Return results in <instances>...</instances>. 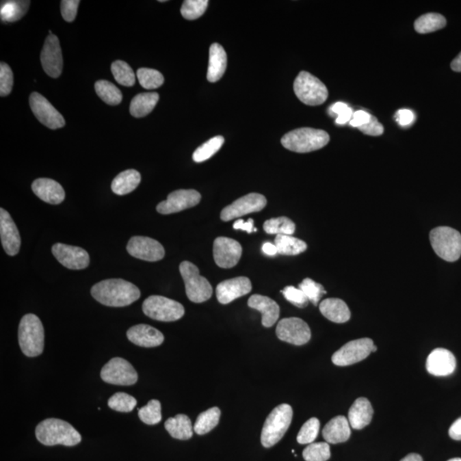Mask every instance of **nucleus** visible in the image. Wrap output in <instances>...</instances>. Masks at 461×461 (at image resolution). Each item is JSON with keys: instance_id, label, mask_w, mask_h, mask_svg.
<instances>
[{"instance_id": "nucleus-1", "label": "nucleus", "mask_w": 461, "mask_h": 461, "mask_svg": "<svg viewBox=\"0 0 461 461\" xmlns=\"http://www.w3.org/2000/svg\"><path fill=\"white\" fill-rule=\"evenodd\" d=\"M91 294L95 300L108 307H126L139 300L140 289L122 278L105 280L92 287Z\"/></svg>"}, {"instance_id": "nucleus-2", "label": "nucleus", "mask_w": 461, "mask_h": 461, "mask_svg": "<svg viewBox=\"0 0 461 461\" xmlns=\"http://www.w3.org/2000/svg\"><path fill=\"white\" fill-rule=\"evenodd\" d=\"M38 441L46 446L72 447L81 442V436L70 423L60 419H47L37 425Z\"/></svg>"}, {"instance_id": "nucleus-3", "label": "nucleus", "mask_w": 461, "mask_h": 461, "mask_svg": "<svg viewBox=\"0 0 461 461\" xmlns=\"http://www.w3.org/2000/svg\"><path fill=\"white\" fill-rule=\"evenodd\" d=\"M330 136L324 130L302 127L285 134L281 144L285 149L298 153L318 150L329 143Z\"/></svg>"}, {"instance_id": "nucleus-4", "label": "nucleus", "mask_w": 461, "mask_h": 461, "mask_svg": "<svg viewBox=\"0 0 461 461\" xmlns=\"http://www.w3.org/2000/svg\"><path fill=\"white\" fill-rule=\"evenodd\" d=\"M21 350L27 357H36L42 354L44 345V331L42 322L33 314L24 315L18 329Z\"/></svg>"}, {"instance_id": "nucleus-5", "label": "nucleus", "mask_w": 461, "mask_h": 461, "mask_svg": "<svg viewBox=\"0 0 461 461\" xmlns=\"http://www.w3.org/2000/svg\"><path fill=\"white\" fill-rule=\"evenodd\" d=\"M293 410L289 404H281L268 415L261 432V442L265 448H271L280 441L290 427Z\"/></svg>"}, {"instance_id": "nucleus-6", "label": "nucleus", "mask_w": 461, "mask_h": 461, "mask_svg": "<svg viewBox=\"0 0 461 461\" xmlns=\"http://www.w3.org/2000/svg\"><path fill=\"white\" fill-rule=\"evenodd\" d=\"M430 240L435 253L442 259L453 263L461 256V234L449 226L432 230Z\"/></svg>"}, {"instance_id": "nucleus-7", "label": "nucleus", "mask_w": 461, "mask_h": 461, "mask_svg": "<svg viewBox=\"0 0 461 461\" xmlns=\"http://www.w3.org/2000/svg\"><path fill=\"white\" fill-rule=\"evenodd\" d=\"M180 272L185 282V292L189 300L195 304L208 301L212 297L211 283L199 274L197 266L190 261H183L180 265Z\"/></svg>"}, {"instance_id": "nucleus-8", "label": "nucleus", "mask_w": 461, "mask_h": 461, "mask_svg": "<svg viewBox=\"0 0 461 461\" xmlns=\"http://www.w3.org/2000/svg\"><path fill=\"white\" fill-rule=\"evenodd\" d=\"M293 88L299 101L307 105H321L328 98V90L326 85L308 72H300L295 78Z\"/></svg>"}, {"instance_id": "nucleus-9", "label": "nucleus", "mask_w": 461, "mask_h": 461, "mask_svg": "<svg viewBox=\"0 0 461 461\" xmlns=\"http://www.w3.org/2000/svg\"><path fill=\"white\" fill-rule=\"evenodd\" d=\"M144 314L155 321L172 322L183 317V305L161 295H150L143 302Z\"/></svg>"}, {"instance_id": "nucleus-10", "label": "nucleus", "mask_w": 461, "mask_h": 461, "mask_svg": "<svg viewBox=\"0 0 461 461\" xmlns=\"http://www.w3.org/2000/svg\"><path fill=\"white\" fill-rule=\"evenodd\" d=\"M101 376L106 383L129 386L136 384L137 373L129 361L122 358H113L102 368Z\"/></svg>"}, {"instance_id": "nucleus-11", "label": "nucleus", "mask_w": 461, "mask_h": 461, "mask_svg": "<svg viewBox=\"0 0 461 461\" xmlns=\"http://www.w3.org/2000/svg\"><path fill=\"white\" fill-rule=\"evenodd\" d=\"M373 341L370 339L353 340L333 354L332 363L339 367L360 363L373 353Z\"/></svg>"}, {"instance_id": "nucleus-12", "label": "nucleus", "mask_w": 461, "mask_h": 461, "mask_svg": "<svg viewBox=\"0 0 461 461\" xmlns=\"http://www.w3.org/2000/svg\"><path fill=\"white\" fill-rule=\"evenodd\" d=\"M276 335L281 341L293 345H304L311 339L308 325L302 319L285 318L278 323Z\"/></svg>"}, {"instance_id": "nucleus-13", "label": "nucleus", "mask_w": 461, "mask_h": 461, "mask_svg": "<svg viewBox=\"0 0 461 461\" xmlns=\"http://www.w3.org/2000/svg\"><path fill=\"white\" fill-rule=\"evenodd\" d=\"M29 105L38 120L48 129H58L64 127V116L42 95L38 92L31 94Z\"/></svg>"}, {"instance_id": "nucleus-14", "label": "nucleus", "mask_w": 461, "mask_h": 461, "mask_svg": "<svg viewBox=\"0 0 461 461\" xmlns=\"http://www.w3.org/2000/svg\"><path fill=\"white\" fill-rule=\"evenodd\" d=\"M267 199L259 194H250L234 201L232 205L222 209L221 219L223 222L232 221L250 213L259 212L266 207Z\"/></svg>"}, {"instance_id": "nucleus-15", "label": "nucleus", "mask_w": 461, "mask_h": 461, "mask_svg": "<svg viewBox=\"0 0 461 461\" xmlns=\"http://www.w3.org/2000/svg\"><path fill=\"white\" fill-rule=\"evenodd\" d=\"M41 65L44 72L50 77L58 78L63 71V54L60 40L54 34H49L44 41L40 54Z\"/></svg>"}, {"instance_id": "nucleus-16", "label": "nucleus", "mask_w": 461, "mask_h": 461, "mask_svg": "<svg viewBox=\"0 0 461 461\" xmlns=\"http://www.w3.org/2000/svg\"><path fill=\"white\" fill-rule=\"evenodd\" d=\"M201 201V194L195 190H177L168 196L167 200L157 206L161 215H170L195 207Z\"/></svg>"}, {"instance_id": "nucleus-17", "label": "nucleus", "mask_w": 461, "mask_h": 461, "mask_svg": "<svg viewBox=\"0 0 461 461\" xmlns=\"http://www.w3.org/2000/svg\"><path fill=\"white\" fill-rule=\"evenodd\" d=\"M127 250L131 256L147 261H160L165 256L163 246L149 237H133L127 243Z\"/></svg>"}, {"instance_id": "nucleus-18", "label": "nucleus", "mask_w": 461, "mask_h": 461, "mask_svg": "<svg viewBox=\"0 0 461 461\" xmlns=\"http://www.w3.org/2000/svg\"><path fill=\"white\" fill-rule=\"evenodd\" d=\"M51 251L56 259L68 269H85L90 263L88 253L80 247L57 243L54 244Z\"/></svg>"}, {"instance_id": "nucleus-19", "label": "nucleus", "mask_w": 461, "mask_h": 461, "mask_svg": "<svg viewBox=\"0 0 461 461\" xmlns=\"http://www.w3.org/2000/svg\"><path fill=\"white\" fill-rule=\"evenodd\" d=\"M242 252V246L236 240L226 237H219L215 240L213 253L215 263L220 267H235L239 263Z\"/></svg>"}, {"instance_id": "nucleus-20", "label": "nucleus", "mask_w": 461, "mask_h": 461, "mask_svg": "<svg viewBox=\"0 0 461 461\" xmlns=\"http://www.w3.org/2000/svg\"><path fill=\"white\" fill-rule=\"evenodd\" d=\"M252 285L247 277H237L222 281L216 287V298L220 304H228L237 298L249 294Z\"/></svg>"}, {"instance_id": "nucleus-21", "label": "nucleus", "mask_w": 461, "mask_h": 461, "mask_svg": "<svg viewBox=\"0 0 461 461\" xmlns=\"http://www.w3.org/2000/svg\"><path fill=\"white\" fill-rule=\"evenodd\" d=\"M0 237L3 250L10 256L19 253L21 237L15 222L5 209H0Z\"/></svg>"}, {"instance_id": "nucleus-22", "label": "nucleus", "mask_w": 461, "mask_h": 461, "mask_svg": "<svg viewBox=\"0 0 461 461\" xmlns=\"http://www.w3.org/2000/svg\"><path fill=\"white\" fill-rule=\"evenodd\" d=\"M456 368L455 356L449 350L442 347L433 350L426 360V369L434 376H448L455 371Z\"/></svg>"}, {"instance_id": "nucleus-23", "label": "nucleus", "mask_w": 461, "mask_h": 461, "mask_svg": "<svg viewBox=\"0 0 461 461\" xmlns=\"http://www.w3.org/2000/svg\"><path fill=\"white\" fill-rule=\"evenodd\" d=\"M127 337L133 345L144 347L160 346L164 341L163 333L144 324L132 326L127 332Z\"/></svg>"}, {"instance_id": "nucleus-24", "label": "nucleus", "mask_w": 461, "mask_h": 461, "mask_svg": "<svg viewBox=\"0 0 461 461\" xmlns=\"http://www.w3.org/2000/svg\"><path fill=\"white\" fill-rule=\"evenodd\" d=\"M32 190L38 198L47 204L60 205L65 199L63 187L51 179H37L33 182Z\"/></svg>"}, {"instance_id": "nucleus-25", "label": "nucleus", "mask_w": 461, "mask_h": 461, "mask_svg": "<svg viewBox=\"0 0 461 461\" xmlns=\"http://www.w3.org/2000/svg\"><path fill=\"white\" fill-rule=\"evenodd\" d=\"M248 305L261 313L263 315L261 323L265 328H272L280 317V306L273 299L265 295L257 294L251 295L248 301Z\"/></svg>"}, {"instance_id": "nucleus-26", "label": "nucleus", "mask_w": 461, "mask_h": 461, "mask_svg": "<svg viewBox=\"0 0 461 461\" xmlns=\"http://www.w3.org/2000/svg\"><path fill=\"white\" fill-rule=\"evenodd\" d=\"M323 438L328 443H342L347 441L351 435L350 425L345 416L333 418L326 425L322 431Z\"/></svg>"}, {"instance_id": "nucleus-27", "label": "nucleus", "mask_w": 461, "mask_h": 461, "mask_svg": "<svg viewBox=\"0 0 461 461\" xmlns=\"http://www.w3.org/2000/svg\"><path fill=\"white\" fill-rule=\"evenodd\" d=\"M373 416V408L367 398H358L349 411V422L351 427L361 430L370 424Z\"/></svg>"}, {"instance_id": "nucleus-28", "label": "nucleus", "mask_w": 461, "mask_h": 461, "mask_svg": "<svg viewBox=\"0 0 461 461\" xmlns=\"http://www.w3.org/2000/svg\"><path fill=\"white\" fill-rule=\"evenodd\" d=\"M228 66V56L224 48L218 43L211 44L209 48V60L207 79L209 82L221 80Z\"/></svg>"}, {"instance_id": "nucleus-29", "label": "nucleus", "mask_w": 461, "mask_h": 461, "mask_svg": "<svg viewBox=\"0 0 461 461\" xmlns=\"http://www.w3.org/2000/svg\"><path fill=\"white\" fill-rule=\"evenodd\" d=\"M319 311L329 321L345 323L350 321V311L345 302L339 298H328L319 304Z\"/></svg>"}, {"instance_id": "nucleus-30", "label": "nucleus", "mask_w": 461, "mask_h": 461, "mask_svg": "<svg viewBox=\"0 0 461 461\" xmlns=\"http://www.w3.org/2000/svg\"><path fill=\"white\" fill-rule=\"evenodd\" d=\"M141 175L135 170L122 172L113 180L111 190L115 194L123 196L130 194L140 184Z\"/></svg>"}, {"instance_id": "nucleus-31", "label": "nucleus", "mask_w": 461, "mask_h": 461, "mask_svg": "<svg viewBox=\"0 0 461 461\" xmlns=\"http://www.w3.org/2000/svg\"><path fill=\"white\" fill-rule=\"evenodd\" d=\"M165 429L172 438L179 440H188L194 435L191 419L185 414H178L165 422Z\"/></svg>"}, {"instance_id": "nucleus-32", "label": "nucleus", "mask_w": 461, "mask_h": 461, "mask_svg": "<svg viewBox=\"0 0 461 461\" xmlns=\"http://www.w3.org/2000/svg\"><path fill=\"white\" fill-rule=\"evenodd\" d=\"M158 101H159V94L157 92H144V94L136 95L131 101V115L136 118L149 115L156 107Z\"/></svg>"}, {"instance_id": "nucleus-33", "label": "nucleus", "mask_w": 461, "mask_h": 461, "mask_svg": "<svg viewBox=\"0 0 461 461\" xmlns=\"http://www.w3.org/2000/svg\"><path fill=\"white\" fill-rule=\"evenodd\" d=\"M278 254L284 256H298L307 250V243L291 235H277L274 240Z\"/></svg>"}, {"instance_id": "nucleus-34", "label": "nucleus", "mask_w": 461, "mask_h": 461, "mask_svg": "<svg viewBox=\"0 0 461 461\" xmlns=\"http://www.w3.org/2000/svg\"><path fill=\"white\" fill-rule=\"evenodd\" d=\"M446 25L447 20L441 14L427 13L415 21L414 29L419 34H429L442 29Z\"/></svg>"}, {"instance_id": "nucleus-35", "label": "nucleus", "mask_w": 461, "mask_h": 461, "mask_svg": "<svg viewBox=\"0 0 461 461\" xmlns=\"http://www.w3.org/2000/svg\"><path fill=\"white\" fill-rule=\"evenodd\" d=\"M219 408H211L199 414L194 425V432L198 435H205L218 425L221 418Z\"/></svg>"}, {"instance_id": "nucleus-36", "label": "nucleus", "mask_w": 461, "mask_h": 461, "mask_svg": "<svg viewBox=\"0 0 461 461\" xmlns=\"http://www.w3.org/2000/svg\"><path fill=\"white\" fill-rule=\"evenodd\" d=\"M29 5L30 1H2L0 9L2 22H16L25 15Z\"/></svg>"}, {"instance_id": "nucleus-37", "label": "nucleus", "mask_w": 461, "mask_h": 461, "mask_svg": "<svg viewBox=\"0 0 461 461\" xmlns=\"http://www.w3.org/2000/svg\"><path fill=\"white\" fill-rule=\"evenodd\" d=\"M95 91L98 97L109 105H118L122 101V92L108 81L102 80L96 82Z\"/></svg>"}, {"instance_id": "nucleus-38", "label": "nucleus", "mask_w": 461, "mask_h": 461, "mask_svg": "<svg viewBox=\"0 0 461 461\" xmlns=\"http://www.w3.org/2000/svg\"><path fill=\"white\" fill-rule=\"evenodd\" d=\"M224 142V137L221 135L212 137L194 151V155H192V159L196 163H202V161L209 159L216 153H218Z\"/></svg>"}, {"instance_id": "nucleus-39", "label": "nucleus", "mask_w": 461, "mask_h": 461, "mask_svg": "<svg viewBox=\"0 0 461 461\" xmlns=\"http://www.w3.org/2000/svg\"><path fill=\"white\" fill-rule=\"evenodd\" d=\"M263 228L268 234L291 236L295 233V225L291 219L282 216V218L267 220L264 222Z\"/></svg>"}, {"instance_id": "nucleus-40", "label": "nucleus", "mask_w": 461, "mask_h": 461, "mask_svg": "<svg viewBox=\"0 0 461 461\" xmlns=\"http://www.w3.org/2000/svg\"><path fill=\"white\" fill-rule=\"evenodd\" d=\"M111 72L117 83L129 88L135 85V74H134L133 68L126 62L115 61L111 64Z\"/></svg>"}, {"instance_id": "nucleus-41", "label": "nucleus", "mask_w": 461, "mask_h": 461, "mask_svg": "<svg viewBox=\"0 0 461 461\" xmlns=\"http://www.w3.org/2000/svg\"><path fill=\"white\" fill-rule=\"evenodd\" d=\"M137 77L140 85L147 90L160 88L164 83L163 75L153 68H141L137 71Z\"/></svg>"}, {"instance_id": "nucleus-42", "label": "nucleus", "mask_w": 461, "mask_h": 461, "mask_svg": "<svg viewBox=\"0 0 461 461\" xmlns=\"http://www.w3.org/2000/svg\"><path fill=\"white\" fill-rule=\"evenodd\" d=\"M139 417L144 424L157 425L161 421V406L159 401L151 400L139 409Z\"/></svg>"}, {"instance_id": "nucleus-43", "label": "nucleus", "mask_w": 461, "mask_h": 461, "mask_svg": "<svg viewBox=\"0 0 461 461\" xmlns=\"http://www.w3.org/2000/svg\"><path fill=\"white\" fill-rule=\"evenodd\" d=\"M208 5V0H185L181 6V13L185 19L196 20L204 15Z\"/></svg>"}, {"instance_id": "nucleus-44", "label": "nucleus", "mask_w": 461, "mask_h": 461, "mask_svg": "<svg viewBox=\"0 0 461 461\" xmlns=\"http://www.w3.org/2000/svg\"><path fill=\"white\" fill-rule=\"evenodd\" d=\"M136 399L129 394L118 392L109 399L108 406L113 410L120 412H129L136 407Z\"/></svg>"}, {"instance_id": "nucleus-45", "label": "nucleus", "mask_w": 461, "mask_h": 461, "mask_svg": "<svg viewBox=\"0 0 461 461\" xmlns=\"http://www.w3.org/2000/svg\"><path fill=\"white\" fill-rule=\"evenodd\" d=\"M306 461H326L331 457L328 443H311L302 453Z\"/></svg>"}, {"instance_id": "nucleus-46", "label": "nucleus", "mask_w": 461, "mask_h": 461, "mask_svg": "<svg viewBox=\"0 0 461 461\" xmlns=\"http://www.w3.org/2000/svg\"><path fill=\"white\" fill-rule=\"evenodd\" d=\"M319 427H321V423L317 418L309 419L302 426L300 432L298 433L297 438L298 443L309 445V443H314L319 435Z\"/></svg>"}, {"instance_id": "nucleus-47", "label": "nucleus", "mask_w": 461, "mask_h": 461, "mask_svg": "<svg viewBox=\"0 0 461 461\" xmlns=\"http://www.w3.org/2000/svg\"><path fill=\"white\" fill-rule=\"evenodd\" d=\"M298 288L304 291L308 301L315 306L318 305L321 298L326 293L324 287L321 284L316 283L309 278L302 280V283L298 285Z\"/></svg>"}, {"instance_id": "nucleus-48", "label": "nucleus", "mask_w": 461, "mask_h": 461, "mask_svg": "<svg viewBox=\"0 0 461 461\" xmlns=\"http://www.w3.org/2000/svg\"><path fill=\"white\" fill-rule=\"evenodd\" d=\"M14 77L12 68L8 64L1 63L0 64V95L5 97L12 92L13 88Z\"/></svg>"}, {"instance_id": "nucleus-49", "label": "nucleus", "mask_w": 461, "mask_h": 461, "mask_svg": "<svg viewBox=\"0 0 461 461\" xmlns=\"http://www.w3.org/2000/svg\"><path fill=\"white\" fill-rule=\"evenodd\" d=\"M282 293L284 294L285 299L288 302H290L291 304L295 306L298 308H305L307 307L308 304V299L306 297L304 291H301L299 288H295L294 287H287L282 291Z\"/></svg>"}, {"instance_id": "nucleus-50", "label": "nucleus", "mask_w": 461, "mask_h": 461, "mask_svg": "<svg viewBox=\"0 0 461 461\" xmlns=\"http://www.w3.org/2000/svg\"><path fill=\"white\" fill-rule=\"evenodd\" d=\"M80 3L79 0H63V1H61V14L66 22L71 23L75 19Z\"/></svg>"}, {"instance_id": "nucleus-51", "label": "nucleus", "mask_w": 461, "mask_h": 461, "mask_svg": "<svg viewBox=\"0 0 461 461\" xmlns=\"http://www.w3.org/2000/svg\"><path fill=\"white\" fill-rule=\"evenodd\" d=\"M331 111L338 115L336 123L339 124V125H343V124L350 122V120L352 119L354 115L352 109H351L349 106L340 102L332 105Z\"/></svg>"}, {"instance_id": "nucleus-52", "label": "nucleus", "mask_w": 461, "mask_h": 461, "mask_svg": "<svg viewBox=\"0 0 461 461\" xmlns=\"http://www.w3.org/2000/svg\"><path fill=\"white\" fill-rule=\"evenodd\" d=\"M366 135L380 136L384 133V126L378 122L376 117L371 115L370 122L358 129Z\"/></svg>"}, {"instance_id": "nucleus-53", "label": "nucleus", "mask_w": 461, "mask_h": 461, "mask_svg": "<svg viewBox=\"0 0 461 461\" xmlns=\"http://www.w3.org/2000/svg\"><path fill=\"white\" fill-rule=\"evenodd\" d=\"M371 115L364 111H359L354 113L352 119L350 120L351 126L360 129V127L366 125L370 122Z\"/></svg>"}, {"instance_id": "nucleus-54", "label": "nucleus", "mask_w": 461, "mask_h": 461, "mask_svg": "<svg viewBox=\"0 0 461 461\" xmlns=\"http://www.w3.org/2000/svg\"><path fill=\"white\" fill-rule=\"evenodd\" d=\"M414 115L408 109H401L397 114V120L401 126H408L414 122Z\"/></svg>"}, {"instance_id": "nucleus-55", "label": "nucleus", "mask_w": 461, "mask_h": 461, "mask_svg": "<svg viewBox=\"0 0 461 461\" xmlns=\"http://www.w3.org/2000/svg\"><path fill=\"white\" fill-rule=\"evenodd\" d=\"M233 228L235 230H246L248 233L256 232L257 230L256 228H254L253 219H249L247 222H244L242 219L237 220V221L234 222Z\"/></svg>"}, {"instance_id": "nucleus-56", "label": "nucleus", "mask_w": 461, "mask_h": 461, "mask_svg": "<svg viewBox=\"0 0 461 461\" xmlns=\"http://www.w3.org/2000/svg\"><path fill=\"white\" fill-rule=\"evenodd\" d=\"M449 433L450 438L456 440V441H461V417L450 426Z\"/></svg>"}, {"instance_id": "nucleus-57", "label": "nucleus", "mask_w": 461, "mask_h": 461, "mask_svg": "<svg viewBox=\"0 0 461 461\" xmlns=\"http://www.w3.org/2000/svg\"><path fill=\"white\" fill-rule=\"evenodd\" d=\"M263 252L268 256H274L278 254V249L275 243L267 242L263 246Z\"/></svg>"}, {"instance_id": "nucleus-58", "label": "nucleus", "mask_w": 461, "mask_h": 461, "mask_svg": "<svg viewBox=\"0 0 461 461\" xmlns=\"http://www.w3.org/2000/svg\"><path fill=\"white\" fill-rule=\"evenodd\" d=\"M451 68L453 71L461 72V53L453 60Z\"/></svg>"}, {"instance_id": "nucleus-59", "label": "nucleus", "mask_w": 461, "mask_h": 461, "mask_svg": "<svg viewBox=\"0 0 461 461\" xmlns=\"http://www.w3.org/2000/svg\"><path fill=\"white\" fill-rule=\"evenodd\" d=\"M401 461H424L422 459V457L418 453H409L408 456L404 457Z\"/></svg>"}, {"instance_id": "nucleus-60", "label": "nucleus", "mask_w": 461, "mask_h": 461, "mask_svg": "<svg viewBox=\"0 0 461 461\" xmlns=\"http://www.w3.org/2000/svg\"><path fill=\"white\" fill-rule=\"evenodd\" d=\"M449 461H461L460 458H453L451 460H449Z\"/></svg>"}, {"instance_id": "nucleus-61", "label": "nucleus", "mask_w": 461, "mask_h": 461, "mask_svg": "<svg viewBox=\"0 0 461 461\" xmlns=\"http://www.w3.org/2000/svg\"><path fill=\"white\" fill-rule=\"evenodd\" d=\"M375 351H377V347L374 345L373 347V352H375Z\"/></svg>"}]
</instances>
